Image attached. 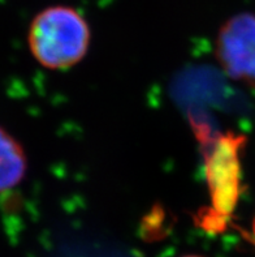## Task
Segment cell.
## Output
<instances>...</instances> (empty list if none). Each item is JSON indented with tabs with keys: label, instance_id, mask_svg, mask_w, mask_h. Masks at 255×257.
Masks as SVG:
<instances>
[{
	"label": "cell",
	"instance_id": "3957f363",
	"mask_svg": "<svg viewBox=\"0 0 255 257\" xmlns=\"http://www.w3.org/2000/svg\"><path fill=\"white\" fill-rule=\"evenodd\" d=\"M28 170L23 145L7 130L0 127V195L16 188Z\"/></svg>",
	"mask_w": 255,
	"mask_h": 257
},
{
	"label": "cell",
	"instance_id": "7a4b0ae2",
	"mask_svg": "<svg viewBox=\"0 0 255 257\" xmlns=\"http://www.w3.org/2000/svg\"><path fill=\"white\" fill-rule=\"evenodd\" d=\"M216 58L226 75L255 88L254 13H238L226 20L217 34Z\"/></svg>",
	"mask_w": 255,
	"mask_h": 257
},
{
	"label": "cell",
	"instance_id": "6da1fadb",
	"mask_svg": "<svg viewBox=\"0 0 255 257\" xmlns=\"http://www.w3.org/2000/svg\"><path fill=\"white\" fill-rule=\"evenodd\" d=\"M28 43L33 58L42 67L65 69L81 62L86 55L90 28L71 7H49L33 19Z\"/></svg>",
	"mask_w": 255,
	"mask_h": 257
},
{
	"label": "cell",
	"instance_id": "277c9868",
	"mask_svg": "<svg viewBox=\"0 0 255 257\" xmlns=\"http://www.w3.org/2000/svg\"><path fill=\"white\" fill-rule=\"evenodd\" d=\"M184 257H203V256H197V254H189V256H184Z\"/></svg>",
	"mask_w": 255,
	"mask_h": 257
}]
</instances>
